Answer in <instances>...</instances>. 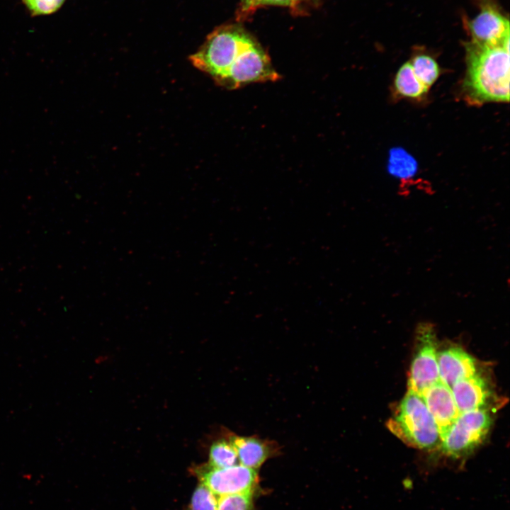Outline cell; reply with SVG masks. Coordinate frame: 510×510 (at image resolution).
Returning a JSON list of instances; mask_svg holds the SVG:
<instances>
[{"label":"cell","mask_w":510,"mask_h":510,"mask_svg":"<svg viewBox=\"0 0 510 510\" xmlns=\"http://www.w3.org/2000/svg\"><path fill=\"white\" fill-rule=\"evenodd\" d=\"M450 389L460 412L487 407L492 397L487 380L478 373L457 381Z\"/></svg>","instance_id":"obj_11"},{"label":"cell","mask_w":510,"mask_h":510,"mask_svg":"<svg viewBox=\"0 0 510 510\" xmlns=\"http://www.w3.org/2000/svg\"><path fill=\"white\" fill-rule=\"evenodd\" d=\"M387 426L404 442L415 448L431 449L441 443L438 429L423 398L409 389Z\"/></svg>","instance_id":"obj_3"},{"label":"cell","mask_w":510,"mask_h":510,"mask_svg":"<svg viewBox=\"0 0 510 510\" xmlns=\"http://www.w3.org/2000/svg\"><path fill=\"white\" fill-rule=\"evenodd\" d=\"M410 64L418 79L428 88L437 80L440 74L438 63L429 55H418Z\"/></svg>","instance_id":"obj_15"},{"label":"cell","mask_w":510,"mask_h":510,"mask_svg":"<svg viewBox=\"0 0 510 510\" xmlns=\"http://www.w3.org/2000/svg\"><path fill=\"white\" fill-rule=\"evenodd\" d=\"M467 72L464 87L476 103L509 101V42L484 45L469 42L465 45Z\"/></svg>","instance_id":"obj_1"},{"label":"cell","mask_w":510,"mask_h":510,"mask_svg":"<svg viewBox=\"0 0 510 510\" xmlns=\"http://www.w3.org/2000/svg\"><path fill=\"white\" fill-rule=\"evenodd\" d=\"M471 41L484 45H497L509 42V21L499 11L492 0H482L480 11L468 21Z\"/></svg>","instance_id":"obj_7"},{"label":"cell","mask_w":510,"mask_h":510,"mask_svg":"<svg viewBox=\"0 0 510 510\" xmlns=\"http://www.w3.org/2000/svg\"><path fill=\"white\" fill-rule=\"evenodd\" d=\"M229 437L237 452L239 463L258 470L268 459L280 453L278 444L256 436H240L229 432Z\"/></svg>","instance_id":"obj_10"},{"label":"cell","mask_w":510,"mask_h":510,"mask_svg":"<svg viewBox=\"0 0 510 510\" xmlns=\"http://www.w3.org/2000/svg\"><path fill=\"white\" fill-rule=\"evenodd\" d=\"M437 361L440 380L450 388L457 381L477 373L476 360L458 346L438 351Z\"/></svg>","instance_id":"obj_9"},{"label":"cell","mask_w":510,"mask_h":510,"mask_svg":"<svg viewBox=\"0 0 510 510\" xmlns=\"http://www.w3.org/2000/svg\"><path fill=\"white\" fill-rule=\"evenodd\" d=\"M419 395L432 415L441 438L460 414L451 389L439 380L424 389Z\"/></svg>","instance_id":"obj_8"},{"label":"cell","mask_w":510,"mask_h":510,"mask_svg":"<svg viewBox=\"0 0 510 510\" xmlns=\"http://www.w3.org/2000/svg\"><path fill=\"white\" fill-rule=\"evenodd\" d=\"M254 42L238 29L221 28L211 33L189 60L221 86L241 53Z\"/></svg>","instance_id":"obj_2"},{"label":"cell","mask_w":510,"mask_h":510,"mask_svg":"<svg viewBox=\"0 0 510 510\" xmlns=\"http://www.w3.org/2000/svg\"><path fill=\"white\" fill-rule=\"evenodd\" d=\"M416 348L411 364L408 389L420 394L440 380L437 361V339L431 323H420L416 330Z\"/></svg>","instance_id":"obj_5"},{"label":"cell","mask_w":510,"mask_h":510,"mask_svg":"<svg viewBox=\"0 0 510 510\" xmlns=\"http://www.w3.org/2000/svg\"><path fill=\"white\" fill-rule=\"evenodd\" d=\"M66 0H23L28 11L34 16L51 14L57 11Z\"/></svg>","instance_id":"obj_18"},{"label":"cell","mask_w":510,"mask_h":510,"mask_svg":"<svg viewBox=\"0 0 510 510\" xmlns=\"http://www.w3.org/2000/svg\"><path fill=\"white\" fill-rule=\"evenodd\" d=\"M394 86L397 93L403 97L419 98L424 96L429 88L416 76L410 62H406L397 71Z\"/></svg>","instance_id":"obj_12"},{"label":"cell","mask_w":510,"mask_h":510,"mask_svg":"<svg viewBox=\"0 0 510 510\" xmlns=\"http://www.w3.org/2000/svg\"><path fill=\"white\" fill-rule=\"evenodd\" d=\"M200 483L216 496L255 493L258 487V470L241 464L227 468H215L205 464L193 469Z\"/></svg>","instance_id":"obj_6"},{"label":"cell","mask_w":510,"mask_h":510,"mask_svg":"<svg viewBox=\"0 0 510 510\" xmlns=\"http://www.w3.org/2000/svg\"><path fill=\"white\" fill-rule=\"evenodd\" d=\"M492 422L487 407L460 412L441 438L443 453L453 458L470 453L486 437Z\"/></svg>","instance_id":"obj_4"},{"label":"cell","mask_w":510,"mask_h":510,"mask_svg":"<svg viewBox=\"0 0 510 510\" xmlns=\"http://www.w3.org/2000/svg\"><path fill=\"white\" fill-rule=\"evenodd\" d=\"M254 493H240L218 497L217 510H254Z\"/></svg>","instance_id":"obj_17"},{"label":"cell","mask_w":510,"mask_h":510,"mask_svg":"<svg viewBox=\"0 0 510 510\" xmlns=\"http://www.w3.org/2000/svg\"><path fill=\"white\" fill-rule=\"evenodd\" d=\"M209 465L215 468H227L239 464L235 448L230 439L229 432L224 438L215 441L210 448Z\"/></svg>","instance_id":"obj_13"},{"label":"cell","mask_w":510,"mask_h":510,"mask_svg":"<svg viewBox=\"0 0 510 510\" xmlns=\"http://www.w3.org/2000/svg\"><path fill=\"white\" fill-rule=\"evenodd\" d=\"M218 497L200 482L192 495L187 510H217Z\"/></svg>","instance_id":"obj_16"},{"label":"cell","mask_w":510,"mask_h":510,"mask_svg":"<svg viewBox=\"0 0 510 510\" xmlns=\"http://www.w3.org/2000/svg\"><path fill=\"white\" fill-rule=\"evenodd\" d=\"M298 1L299 0H257L256 6L264 4L292 6L295 5Z\"/></svg>","instance_id":"obj_19"},{"label":"cell","mask_w":510,"mask_h":510,"mask_svg":"<svg viewBox=\"0 0 510 510\" xmlns=\"http://www.w3.org/2000/svg\"><path fill=\"white\" fill-rule=\"evenodd\" d=\"M417 169L415 159L400 148L391 150L389 157L388 170L397 178H407L412 176Z\"/></svg>","instance_id":"obj_14"}]
</instances>
